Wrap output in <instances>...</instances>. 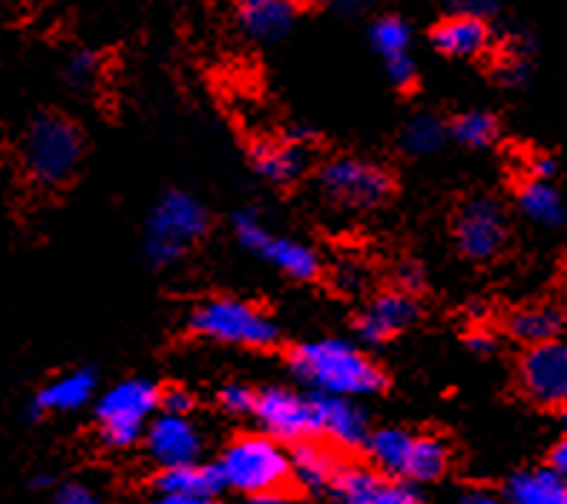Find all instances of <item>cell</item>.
<instances>
[{"mask_svg": "<svg viewBox=\"0 0 567 504\" xmlns=\"http://www.w3.org/2000/svg\"><path fill=\"white\" fill-rule=\"evenodd\" d=\"M288 360L297 378L317 395L363 398L383 389L381 369L349 340H309L297 346Z\"/></svg>", "mask_w": 567, "mask_h": 504, "instance_id": "6da1fadb", "label": "cell"}, {"mask_svg": "<svg viewBox=\"0 0 567 504\" xmlns=\"http://www.w3.org/2000/svg\"><path fill=\"white\" fill-rule=\"evenodd\" d=\"M216 470L225 487L239 490L245 496H268L280 493L291 482V455L268 432L262 435H239L223 450Z\"/></svg>", "mask_w": 567, "mask_h": 504, "instance_id": "7a4b0ae2", "label": "cell"}, {"mask_svg": "<svg viewBox=\"0 0 567 504\" xmlns=\"http://www.w3.org/2000/svg\"><path fill=\"white\" fill-rule=\"evenodd\" d=\"M367 446L374 467L401 482H435L450 464V453L435 435H415L401 426L372 432Z\"/></svg>", "mask_w": 567, "mask_h": 504, "instance_id": "3957f363", "label": "cell"}, {"mask_svg": "<svg viewBox=\"0 0 567 504\" xmlns=\"http://www.w3.org/2000/svg\"><path fill=\"white\" fill-rule=\"evenodd\" d=\"M208 230V210L202 202L182 191H171L158 199L147 219V237L144 248L153 266H173L179 263Z\"/></svg>", "mask_w": 567, "mask_h": 504, "instance_id": "277c9868", "label": "cell"}, {"mask_svg": "<svg viewBox=\"0 0 567 504\" xmlns=\"http://www.w3.org/2000/svg\"><path fill=\"white\" fill-rule=\"evenodd\" d=\"M190 331L216 343L268 349L277 343L280 329L262 309L237 297H210L190 315Z\"/></svg>", "mask_w": 567, "mask_h": 504, "instance_id": "5b68a950", "label": "cell"}, {"mask_svg": "<svg viewBox=\"0 0 567 504\" xmlns=\"http://www.w3.org/2000/svg\"><path fill=\"white\" fill-rule=\"evenodd\" d=\"M84 142L64 115H41L23 142V165L38 185H61L79 171Z\"/></svg>", "mask_w": 567, "mask_h": 504, "instance_id": "8992f818", "label": "cell"}, {"mask_svg": "<svg viewBox=\"0 0 567 504\" xmlns=\"http://www.w3.org/2000/svg\"><path fill=\"white\" fill-rule=\"evenodd\" d=\"M162 407V392L151 381L130 378L107 389L95 403L101 441L110 446L136 444Z\"/></svg>", "mask_w": 567, "mask_h": 504, "instance_id": "52a82bcc", "label": "cell"}, {"mask_svg": "<svg viewBox=\"0 0 567 504\" xmlns=\"http://www.w3.org/2000/svg\"><path fill=\"white\" fill-rule=\"evenodd\" d=\"M320 191L329 202L349 210H372L389 199L392 179L363 158H334L320 171Z\"/></svg>", "mask_w": 567, "mask_h": 504, "instance_id": "ba28073f", "label": "cell"}, {"mask_svg": "<svg viewBox=\"0 0 567 504\" xmlns=\"http://www.w3.org/2000/svg\"><path fill=\"white\" fill-rule=\"evenodd\" d=\"M234 230H237V239L248 251L271 263L277 271H282L291 280L309 282L320 274V257H317L315 248L297 243L291 237H277V234H271L266 225L259 223L257 214H251V210L234 216Z\"/></svg>", "mask_w": 567, "mask_h": 504, "instance_id": "9c48e42d", "label": "cell"}, {"mask_svg": "<svg viewBox=\"0 0 567 504\" xmlns=\"http://www.w3.org/2000/svg\"><path fill=\"white\" fill-rule=\"evenodd\" d=\"M251 415L257 418L262 432L277 441H309L317 435V403L315 395H300L291 389H262L257 392Z\"/></svg>", "mask_w": 567, "mask_h": 504, "instance_id": "30bf717a", "label": "cell"}, {"mask_svg": "<svg viewBox=\"0 0 567 504\" xmlns=\"http://www.w3.org/2000/svg\"><path fill=\"white\" fill-rule=\"evenodd\" d=\"M518 381L527 398L542 407H567V340L527 346L518 363Z\"/></svg>", "mask_w": 567, "mask_h": 504, "instance_id": "8fae6325", "label": "cell"}, {"mask_svg": "<svg viewBox=\"0 0 567 504\" xmlns=\"http://www.w3.org/2000/svg\"><path fill=\"white\" fill-rule=\"evenodd\" d=\"M507 237L504 214L493 199H470L455 219V243L461 254L475 263H487L502 251Z\"/></svg>", "mask_w": 567, "mask_h": 504, "instance_id": "7c38bea8", "label": "cell"}, {"mask_svg": "<svg viewBox=\"0 0 567 504\" xmlns=\"http://www.w3.org/2000/svg\"><path fill=\"white\" fill-rule=\"evenodd\" d=\"M147 453L162 470L182 467V464H196L202 455V435L196 424L187 415H173L162 412L147 426Z\"/></svg>", "mask_w": 567, "mask_h": 504, "instance_id": "4fadbf2b", "label": "cell"}, {"mask_svg": "<svg viewBox=\"0 0 567 504\" xmlns=\"http://www.w3.org/2000/svg\"><path fill=\"white\" fill-rule=\"evenodd\" d=\"M340 504H424L401 479L367 467H343L331 487Z\"/></svg>", "mask_w": 567, "mask_h": 504, "instance_id": "5bb4252c", "label": "cell"}, {"mask_svg": "<svg viewBox=\"0 0 567 504\" xmlns=\"http://www.w3.org/2000/svg\"><path fill=\"white\" fill-rule=\"evenodd\" d=\"M417 320V302L410 291H383L369 302L358 320L360 338L369 343H383L410 329Z\"/></svg>", "mask_w": 567, "mask_h": 504, "instance_id": "9a60e30c", "label": "cell"}, {"mask_svg": "<svg viewBox=\"0 0 567 504\" xmlns=\"http://www.w3.org/2000/svg\"><path fill=\"white\" fill-rule=\"evenodd\" d=\"M317 403V435H326L331 444L354 450L369 441V426L363 412L349 398L315 395Z\"/></svg>", "mask_w": 567, "mask_h": 504, "instance_id": "2e32d148", "label": "cell"}, {"mask_svg": "<svg viewBox=\"0 0 567 504\" xmlns=\"http://www.w3.org/2000/svg\"><path fill=\"white\" fill-rule=\"evenodd\" d=\"M432 47L446 58H478L489 50V27L473 14H453L432 32Z\"/></svg>", "mask_w": 567, "mask_h": 504, "instance_id": "e0dca14e", "label": "cell"}, {"mask_svg": "<svg viewBox=\"0 0 567 504\" xmlns=\"http://www.w3.org/2000/svg\"><path fill=\"white\" fill-rule=\"evenodd\" d=\"M297 21V0H243L239 27L254 41H280Z\"/></svg>", "mask_w": 567, "mask_h": 504, "instance_id": "ac0fdd59", "label": "cell"}, {"mask_svg": "<svg viewBox=\"0 0 567 504\" xmlns=\"http://www.w3.org/2000/svg\"><path fill=\"white\" fill-rule=\"evenodd\" d=\"M567 329V311L556 302H536L507 317V331L527 346L559 340Z\"/></svg>", "mask_w": 567, "mask_h": 504, "instance_id": "d6986e66", "label": "cell"}, {"mask_svg": "<svg viewBox=\"0 0 567 504\" xmlns=\"http://www.w3.org/2000/svg\"><path fill=\"white\" fill-rule=\"evenodd\" d=\"M156 487L162 496L176 498H216V493L225 487L219 470L208 464H182V467L162 470L156 479Z\"/></svg>", "mask_w": 567, "mask_h": 504, "instance_id": "ffe728a7", "label": "cell"}, {"mask_svg": "<svg viewBox=\"0 0 567 504\" xmlns=\"http://www.w3.org/2000/svg\"><path fill=\"white\" fill-rule=\"evenodd\" d=\"M95 374L90 369H75L50 381L35 395V412H72L81 410L95 395Z\"/></svg>", "mask_w": 567, "mask_h": 504, "instance_id": "44dd1931", "label": "cell"}, {"mask_svg": "<svg viewBox=\"0 0 567 504\" xmlns=\"http://www.w3.org/2000/svg\"><path fill=\"white\" fill-rule=\"evenodd\" d=\"M340 464L334 453L315 441H300L291 453V479L306 490H331L340 475Z\"/></svg>", "mask_w": 567, "mask_h": 504, "instance_id": "7402d4cb", "label": "cell"}, {"mask_svg": "<svg viewBox=\"0 0 567 504\" xmlns=\"http://www.w3.org/2000/svg\"><path fill=\"white\" fill-rule=\"evenodd\" d=\"M254 167L259 176H266L268 182L277 185H288L295 182L302 171H306V153L297 142L288 138H277V142H259L254 147Z\"/></svg>", "mask_w": 567, "mask_h": 504, "instance_id": "603a6c76", "label": "cell"}, {"mask_svg": "<svg viewBox=\"0 0 567 504\" xmlns=\"http://www.w3.org/2000/svg\"><path fill=\"white\" fill-rule=\"evenodd\" d=\"M507 504H567V482L550 467L525 470L507 484Z\"/></svg>", "mask_w": 567, "mask_h": 504, "instance_id": "cb8c5ba5", "label": "cell"}, {"mask_svg": "<svg viewBox=\"0 0 567 504\" xmlns=\"http://www.w3.org/2000/svg\"><path fill=\"white\" fill-rule=\"evenodd\" d=\"M518 208L536 225L561 228L567 223L565 196L545 179H527L518 187Z\"/></svg>", "mask_w": 567, "mask_h": 504, "instance_id": "d4e9b609", "label": "cell"}, {"mask_svg": "<svg viewBox=\"0 0 567 504\" xmlns=\"http://www.w3.org/2000/svg\"><path fill=\"white\" fill-rule=\"evenodd\" d=\"M446 142V127L441 119L435 115H417L406 124L403 130V144H406V151L415 153V156H430V153L441 151Z\"/></svg>", "mask_w": 567, "mask_h": 504, "instance_id": "484cf974", "label": "cell"}, {"mask_svg": "<svg viewBox=\"0 0 567 504\" xmlns=\"http://www.w3.org/2000/svg\"><path fill=\"white\" fill-rule=\"evenodd\" d=\"M453 138L464 144V147H489V144H496L498 138L496 115L482 113V110L458 115V119L453 122Z\"/></svg>", "mask_w": 567, "mask_h": 504, "instance_id": "4316f807", "label": "cell"}, {"mask_svg": "<svg viewBox=\"0 0 567 504\" xmlns=\"http://www.w3.org/2000/svg\"><path fill=\"white\" fill-rule=\"evenodd\" d=\"M369 38H372V47L381 52L383 58L406 55L412 43L410 27H406L401 18H381V21L372 27Z\"/></svg>", "mask_w": 567, "mask_h": 504, "instance_id": "83f0119b", "label": "cell"}, {"mask_svg": "<svg viewBox=\"0 0 567 504\" xmlns=\"http://www.w3.org/2000/svg\"><path fill=\"white\" fill-rule=\"evenodd\" d=\"M386 75L389 81L395 86H401V90H406V86L415 84V61H412V55L406 52V55H395V58H386Z\"/></svg>", "mask_w": 567, "mask_h": 504, "instance_id": "f1b7e54d", "label": "cell"}, {"mask_svg": "<svg viewBox=\"0 0 567 504\" xmlns=\"http://www.w3.org/2000/svg\"><path fill=\"white\" fill-rule=\"evenodd\" d=\"M219 401L228 412H251L254 410V401H257V392H251L248 387H239V383H230L219 392Z\"/></svg>", "mask_w": 567, "mask_h": 504, "instance_id": "f546056e", "label": "cell"}, {"mask_svg": "<svg viewBox=\"0 0 567 504\" xmlns=\"http://www.w3.org/2000/svg\"><path fill=\"white\" fill-rule=\"evenodd\" d=\"M99 72V58L93 52H79V55H72V61L66 64V79L72 84H86V81H93V75Z\"/></svg>", "mask_w": 567, "mask_h": 504, "instance_id": "4dcf8cb0", "label": "cell"}, {"mask_svg": "<svg viewBox=\"0 0 567 504\" xmlns=\"http://www.w3.org/2000/svg\"><path fill=\"white\" fill-rule=\"evenodd\" d=\"M162 410L173 412V415H187L194 410V395L182 387L167 389V392H162Z\"/></svg>", "mask_w": 567, "mask_h": 504, "instance_id": "1f68e13d", "label": "cell"}, {"mask_svg": "<svg viewBox=\"0 0 567 504\" xmlns=\"http://www.w3.org/2000/svg\"><path fill=\"white\" fill-rule=\"evenodd\" d=\"M55 504H99V498L86 484H64L58 487Z\"/></svg>", "mask_w": 567, "mask_h": 504, "instance_id": "d6a6232c", "label": "cell"}, {"mask_svg": "<svg viewBox=\"0 0 567 504\" xmlns=\"http://www.w3.org/2000/svg\"><path fill=\"white\" fill-rule=\"evenodd\" d=\"M338 282L346 291H358V288H363V282H367V271H363L360 263L349 259V263H343V266L338 268Z\"/></svg>", "mask_w": 567, "mask_h": 504, "instance_id": "836d02e7", "label": "cell"}, {"mask_svg": "<svg viewBox=\"0 0 567 504\" xmlns=\"http://www.w3.org/2000/svg\"><path fill=\"white\" fill-rule=\"evenodd\" d=\"M455 9H458V14H473V18L487 21L489 14L498 9V0H455Z\"/></svg>", "mask_w": 567, "mask_h": 504, "instance_id": "e575fe53", "label": "cell"}, {"mask_svg": "<svg viewBox=\"0 0 567 504\" xmlns=\"http://www.w3.org/2000/svg\"><path fill=\"white\" fill-rule=\"evenodd\" d=\"M556 176V162L550 156H536L530 162V179L550 182Z\"/></svg>", "mask_w": 567, "mask_h": 504, "instance_id": "d590c367", "label": "cell"}, {"mask_svg": "<svg viewBox=\"0 0 567 504\" xmlns=\"http://www.w3.org/2000/svg\"><path fill=\"white\" fill-rule=\"evenodd\" d=\"M550 470L559 473L567 482V435L554 446V453H550Z\"/></svg>", "mask_w": 567, "mask_h": 504, "instance_id": "8d00e7d4", "label": "cell"}, {"mask_svg": "<svg viewBox=\"0 0 567 504\" xmlns=\"http://www.w3.org/2000/svg\"><path fill=\"white\" fill-rule=\"evenodd\" d=\"M458 504H507V498L496 496V493H487V490H470L461 496Z\"/></svg>", "mask_w": 567, "mask_h": 504, "instance_id": "74e56055", "label": "cell"}, {"mask_svg": "<svg viewBox=\"0 0 567 504\" xmlns=\"http://www.w3.org/2000/svg\"><path fill=\"white\" fill-rule=\"evenodd\" d=\"M251 504H309L302 502V498L286 496V493H268V496H257Z\"/></svg>", "mask_w": 567, "mask_h": 504, "instance_id": "f35d334b", "label": "cell"}, {"mask_svg": "<svg viewBox=\"0 0 567 504\" xmlns=\"http://www.w3.org/2000/svg\"><path fill=\"white\" fill-rule=\"evenodd\" d=\"M470 346H473L475 352H496V338H489V335H473L470 338Z\"/></svg>", "mask_w": 567, "mask_h": 504, "instance_id": "ab89813d", "label": "cell"}, {"mask_svg": "<svg viewBox=\"0 0 567 504\" xmlns=\"http://www.w3.org/2000/svg\"><path fill=\"white\" fill-rule=\"evenodd\" d=\"M331 9H338V12H354V9L367 7L369 0H326Z\"/></svg>", "mask_w": 567, "mask_h": 504, "instance_id": "60d3db41", "label": "cell"}, {"mask_svg": "<svg viewBox=\"0 0 567 504\" xmlns=\"http://www.w3.org/2000/svg\"><path fill=\"white\" fill-rule=\"evenodd\" d=\"M158 504H219L216 498H176V496H162Z\"/></svg>", "mask_w": 567, "mask_h": 504, "instance_id": "b9f144b4", "label": "cell"}, {"mask_svg": "<svg viewBox=\"0 0 567 504\" xmlns=\"http://www.w3.org/2000/svg\"><path fill=\"white\" fill-rule=\"evenodd\" d=\"M561 415H565V424H567V407H565V410H561Z\"/></svg>", "mask_w": 567, "mask_h": 504, "instance_id": "7bdbcfd3", "label": "cell"}]
</instances>
